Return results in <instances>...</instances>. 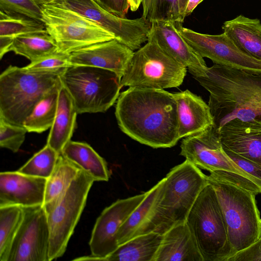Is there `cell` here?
I'll return each mask as SVG.
<instances>
[{"instance_id": "obj_3", "label": "cell", "mask_w": 261, "mask_h": 261, "mask_svg": "<svg viewBox=\"0 0 261 261\" xmlns=\"http://www.w3.org/2000/svg\"><path fill=\"white\" fill-rule=\"evenodd\" d=\"M207 178L221 210L232 255L250 246L261 234V218L255 199L256 195L261 194V189L247 178L230 172H210Z\"/></svg>"}, {"instance_id": "obj_44", "label": "cell", "mask_w": 261, "mask_h": 261, "mask_svg": "<svg viewBox=\"0 0 261 261\" xmlns=\"http://www.w3.org/2000/svg\"><path fill=\"white\" fill-rule=\"evenodd\" d=\"M41 2L43 3H58L62 0H40Z\"/></svg>"}, {"instance_id": "obj_28", "label": "cell", "mask_w": 261, "mask_h": 261, "mask_svg": "<svg viewBox=\"0 0 261 261\" xmlns=\"http://www.w3.org/2000/svg\"><path fill=\"white\" fill-rule=\"evenodd\" d=\"M81 169L60 154L53 173L47 178L43 205L53 203L61 198Z\"/></svg>"}, {"instance_id": "obj_27", "label": "cell", "mask_w": 261, "mask_h": 261, "mask_svg": "<svg viewBox=\"0 0 261 261\" xmlns=\"http://www.w3.org/2000/svg\"><path fill=\"white\" fill-rule=\"evenodd\" d=\"M10 51L32 62L58 52V47L54 38L45 30L14 36Z\"/></svg>"}, {"instance_id": "obj_42", "label": "cell", "mask_w": 261, "mask_h": 261, "mask_svg": "<svg viewBox=\"0 0 261 261\" xmlns=\"http://www.w3.org/2000/svg\"><path fill=\"white\" fill-rule=\"evenodd\" d=\"M152 0H142L143 14L142 17L147 18Z\"/></svg>"}, {"instance_id": "obj_2", "label": "cell", "mask_w": 261, "mask_h": 261, "mask_svg": "<svg viewBox=\"0 0 261 261\" xmlns=\"http://www.w3.org/2000/svg\"><path fill=\"white\" fill-rule=\"evenodd\" d=\"M194 77L210 94L217 129L235 119L261 122V75L214 64L204 76Z\"/></svg>"}, {"instance_id": "obj_40", "label": "cell", "mask_w": 261, "mask_h": 261, "mask_svg": "<svg viewBox=\"0 0 261 261\" xmlns=\"http://www.w3.org/2000/svg\"><path fill=\"white\" fill-rule=\"evenodd\" d=\"M14 37L8 36H0V59L8 51L13 43Z\"/></svg>"}, {"instance_id": "obj_20", "label": "cell", "mask_w": 261, "mask_h": 261, "mask_svg": "<svg viewBox=\"0 0 261 261\" xmlns=\"http://www.w3.org/2000/svg\"><path fill=\"white\" fill-rule=\"evenodd\" d=\"M173 96L177 103L180 139L214 125L210 108L200 96L188 90L173 93Z\"/></svg>"}, {"instance_id": "obj_37", "label": "cell", "mask_w": 261, "mask_h": 261, "mask_svg": "<svg viewBox=\"0 0 261 261\" xmlns=\"http://www.w3.org/2000/svg\"><path fill=\"white\" fill-rule=\"evenodd\" d=\"M224 149V148H223ZM227 155L244 171L256 179L261 185V167L231 151L224 149Z\"/></svg>"}, {"instance_id": "obj_31", "label": "cell", "mask_w": 261, "mask_h": 261, "mask_svg": "<svg viewBox=\"0 0 261 261\" xmlns=\"http://www.w3.org/2000/svg\"><path fill=\"white\" fill-rule=\"evenodd\" d=\"M59 154L46 144L17 171L23 174L47 179L53 173Z\"/></svg>"}, {"instance_id": "obj_30", "label": "cell", "mask_w": 261, "mask_h": 261, "mask_svg": "<svg viewBox=\"0 0 261 261\" xmlns=\"http://www.w3.org/2000/svg\"><path fill=\"white\" fill-rule=\"evenodd\" d=\"M23 218L19 205L0 207V260L7 261L10 248Z\"/></svg>"}, {"instance_id": "obj_7", "label": "cell", "mask_w": 261, "mask_h": 261, "mask_svg": "<svg viewBox=\"0 0 261 261\" xmlns=\"http://www.w3.org/2000/svg\"><path fill=\"white\" fill-rule=\"evenodd\" d=\"M203 261H226L232 255L226 226L213 188L202 190L186 219Z\"/></svg>"}, {"instance_id": "obj_12", "label": "cell", "mask_w": 261, "mask_h": 261, "mask_svg": "<svg viewBox=\"0 0 261 261\" xmlns=\"http://www.w3.org/2000/svg\"><path fill=\"white\" fill-rule=\"evenodd\" d=\"M58 3L95 22L134 51L148 41L151 23L147 18L128 19L117 16L94 0H62Z\"/></svg>"}, {"instance_id": "obj_34", "label": "cell", "mask_w": 261, "mask_h": 261, "mask_svg": "<svg viewBox=\"0 0 261 261\" xmlns=\"http://www.w3.org/2000/svg\"><path fill=\"white\" fill-rule=\"evenodd\" d=\"M42 4L40 0H0V12L42 22Z\"/></svg>"}, {"instance_id": "obj_43", "label": "cell", "mask_w": 261, "mask_h": 261, "mask_svg": "<svg viewBox=\"0 0 261 261\" xmlns=\"http://www.w3.org/2000/svg\"><path fill=\"white\" fill-rule=\"evenodd\" d=\"M128 2L131 11H135L139 8L142 0H128Z\"/></svg>"}, {"instance_id": "obj_32", "label": "cell", "mask_w": 261, "mask_h": 261, "mask_svg": "<svg viewBox=\"0 0 261 261\" xmlns=\"http://www.w3.org/2000/svg\"><path fill=\"white\" fill-rule=\"evenodd\" d=\"M188 0H152L147 19L182 23Z\"/></svg>"}, {"instance_id": "obj_9", "label": "cell", "mask_w": 261, "mask_h": 261, "mask_svg": "<svg viewBox=\"0 0 261 261\" xmlns=\"http://www.w3.org/2000/svg\"><path fill=\"white\" fill-rule=\"evenodd\" d=\"M94 181L90 174L81 169L61 198L53 203L43 205L50 232L49 261L60 257L65 253Z\"/></svg>"}, {"instance_id": "obj_13", "label": "cell", "mask_w": 261, "mask_h": 261, "mask_svg": "<svg viewBox=\"0 0 261 261\" xmlns=\"http://www.w3.org/2000/svg\"><path fill=\"white\" fill-rule=\"evenodd\" d=\"M180 154L195 166L210 172L224 171L241 175L256 184H260L244 171L225 152L217 129L214 125L205 130L184 138Z\"/></svg>"}, {"instance_id": "obj_8", "label": "cell", "mask_w": 261, "mask_h": 261, "mask_svg": "<svg viewBox=\"0 0 261 261\" xmlns=\"http://www.w3.org/2000/svg\"><path fill=\"white\" fill-rule=\"evenodd\" d=\"M187 67L166 53L152 38L134 54L121 80L122 87L164 89L181 85Z\"/></svg>"}, {"instance_id": "obj_41", "label": "cell", "mask_w": 261, "mask_h": 261, "mask_svg": "<svg viewBox=\"0 0 261 261\" xmlns=\"http://www.w3.org/2000/svg\"><path fill=\"white\" fill-rule=\"evenodd\" d=\"M203 0H188L185 12V17L192 13L195 8Z\"/></svg>"}, {"instance_id": "obj_17", "label": "cell", "mask_w": 261, "mask_h": 261, "mask_svg": "<svg viewBox=\"0 0 261 261\" xmlns=\"http://www.w3.org/2000/svg\"><path fill=\"white\" fill-rule=\"evenodd\" d=\"M134 54V50L114 39L76 50L69 54V61L73 65L107 69L122 78Z\"/></svg>"}, {"instance_id": "obj_25", "label": "cell", "mask_w": 261, "mask_h": 261, "mask_svg": "<svg viewBox=\"0 0 261 261\" xmlns=\"http://www.w3.org/2000/svg\"><path fill=\"white\" fill-rule=\"evenodd\" d=\"M62 155L90 174L95 181H108L110 173L105 160L88 143L69 141Z\"/></svg>"}, {"instance_id": "obj_18", "label": "cell", "mask_w": 261, "mask_h": 261, "mask_svg": "<svg viewBox=\"0 0 261 261\" xmlns=\"http://www.w3.org/2000/svg\"><path fill=\"white\" fill-rule=\"evenodd\" d=\"M46 178L16 171L0 173V207L43 205Z\"/></svg>"}, {"instance_id": "obj_45", "label": "cell", "mask_w": 261, "mask_h": 261, "mask_svg": "<svg viewBox=\"0 0 261 261\" xmlns=\"http://www.w3.org/2000/svg\"><path fill=\"white\" fill-rule=\"evenodd\" d=\"M260 224H261V218H260Z\"/></svg>"}, {"instance_id": "obj_10", "label": "cell", "mask_w": 261, "mask_h": 261, "mask_svg": "<svg viewBox=\"0 0 261 261\" xmlns=\"http://www.w3.org/2000/svg\"><path fill=\"white\" fill-rule=\"evenodd\" d=\"M42 22L54 38L58 52L70 54L80 48L115 39L94 21L60 3L41 5Z\"/></svg>"}, {"instance_id": "obj_33", "label": "cell", "mask_w": 261, "mask_h": 261, "mask_svg": "<svg viewBox=\"0 0 261 261\" xmlns=\"http://www.w3.org/2000/svg\"><path fill=\"white\" fill-rule=\"evenodd\" d=\"M46 30L44 23L27 17L0 12V36H13Z\"/></svg>"}, {"instance_id": "obj_6", "label": "cell", "mask_w": 261, "mask_h": 261, "mask_svg": "<svg viewBox=\"0 0 261 261\" xmlns=\"http://www.w3.org/2000/svg\"><path fill=\"white\" fill-rule=\"evenodd\" d=\"M60 78L78 114L107 111L117 100L122 87L121 78L115 72L94 66L72 65Z\"/></svg>"}, {"instance_id": "obj_21", "label": "cell", "mask_w": 261, "mask_h": 261, "mask_svg": "<svg viewBox=\"0 0 261 261\" xmlns=\"http://www.w3.org/2000/svg\"><path fill=\"white\" fill-rule=\"evenodd\" d=\"M154 261H203L186 223L175 225L163 234Z\"/></svg>"}, {"instance_id": "obj_19", "label": "cell", "mask_w": 261, "mask_h": 261, "mask_svg": "<svg viewBox=\"0 0 261 261\" xmlns=\"http://www.w3.org/2000/svg\"><path fill=\"white\" fill-rule=\"evenodd\" d=\"M217 130L224 149L261 167V122L235 119Z\"/></svg>"}, {"instance_id": "obj_35", "label": "cell", "mask_w": 261, "mask_h": 261, "mask_svg": "<svg viewBox=\"0 0 261 261\" xmlns=\"http://www.w3.org/2000/svg\"><path fill=\"white\" fill-rule=\"evenodd\" d=\"M28 132L23 126L7 122L0 118V146L17 152L23 143Z\"/></svg>"}, {"instance_id": "obj_26", "label": "cell", "mask_w": 261, "mask_h": 261, "mask_svg": "<svg viewBox=\"0 0 261 261\" xmlns=\"http://www.w3.org/2000/svg\"><path fill=\"white\" fill-rule=\"evenodd\" d=\"M163 234L151 232L119 245L104 261H154Z\"/></svg>"}, {"instance_id": "obj_39", "label": "cell", "mask_w": 261, "mask_h": 261, "mask_svg": "<svg viewBox=\"0 0 261 261\" xmlns=\"http://www.w3.org/2000/svg\"><path fill=\"white\" fill-rule=\"evenodd\" d=\"M102 8L114 15L126 18L129 7L128 0H94Z\"/></svg>"}, {"instance_id": "obj_29", "label": "cell", "mask_w": 261, "mask_h": 261, "mask_svg": "<svg viewBox=\"0 0 261 261\" xmlns=\"http://www.w3.org/2000/svg\"><path fill=\"white\" fill-rule=\"evenodd\" d=\"M62 83L54 87L37 105L23 126L28 132L41 133L51 127L57 113Z\"/></svg>"}, {"instance_id": "obj_38", "label": "cell", "mask_w": 261, "mask_h": 261, "mask_svg": "<svg viewBox=\"0 0 261 261\" xmlns=\"http://www.w3.org/2000/svg\"><path fill=\"white\" fill-rule=\"evenodd\" d=\"M227 261H261V234L252 245L234 254Z\"/></svg>"}, {"instance_id": "obj_11", "label": "cell", "mask_w": 261, "mask_h": 261, "mask_svg": "<svg viewBox=\"0 0 261 261\" xmlns=\"http://www.w3.org/2000/svg\"><path fill=\"white\" fill-rule=\"evenodd\" d=\"M175 23L180 35L203 58H207L216 64L261 75V61L243 53L224 33L201 34L183 27L181 23Z\"/></svg>"}, {"instance_id": "obj_36", "label": "cell", "mask_w": 261, "mask_h": 261, "mask_svg": "<svg viewBox=\"0 0 261 261\" xmlns=\"http://www.w3.org/2000/svg\"><path fill=\"white\" fill-rule=\"evenodd\" d=\"M69 55L57 52L32 62L24 67L30 70L55 72L61 74L67 68L72 65L69 61Z\"/></svg>"}, {"instance_id": "obj_23", "label": "cell", "mask_w": 261, "mask_h": 261, "mask_svg": "<svg viewBox=\"0 0 261 261\" xmlns=\"http://www.w3.org/2000/svg\"><path fill=\"white\" fill-rule=\"evenodd\" d=\"M163 181L164 178L147 191L145 198L121 226L117 234L119 246L138 236L153 232L154 206Z\"/></svg>"}, {"instance_id": "obj_24", "label": "cell", "mask_w": 261, "mask_h": 261, "mask_svg": "<svg viewBox=\"0 0 261 261\" xmlns=\"http://www.w3.org/2000/svg\"><path fill=\"white\" fill-rule=\"evenodd\" d=\"M77 114L70 95L62 84L59 90L56 117L46 143L59 154L71 140Z\"/></svg>"}, {"instance_id": "obj_16", "label": "cell", "mask_w": 261, "mask_h": 261, "mask_svg": "<svg viewBox=\"0 0 261 261\" xmlns=\"http://www.w3.org/2000/svg\"><path fill=\"white\" fill-rule=\"evenodd\" d=\"M148 38L153 39L170 56L188 68L194 77L206 74L208 67L203 58L180 35L175 22L152 21Z\"/></svg>"}, {"instance_id": "obj_1", "label": "cell", "mask_w": 261, "mask_h": 261, "mask_svg": "<svg viewBox=\"0 0 261 261\" xmlns=\"http://www.w3.org/2000/svg\"><path fill=\"white\" fill-rule=\"evenodd\" d=\"M115 116L122 132L151 147H171L180 139L177 103L164 89L129 87L119 94Z\"/></svg>"}, {"instance_id": "obj_5", "label": "cell", "mask_w": 261, "mask_h": 261, "mask_svg": "<svg viewBox=\"0 0 261 261\" xmlns=\"http://www.w3.org/2000/svg\"><path fill=\"white\" fill-rule=\"evenodd\" d=\"M60 75L9 66L0 75V118L23 126L37 105L61 83Z\"/></svg>"}, {"instance_id": "obj_15", "label": "cell", "mask_w": 261, "mask_h": 261, "mask_svg": "<svg viewBox=\"0 0 261 261\" xmlns=\"http://www.w3.org/2000/svg\"><path fill=\"white\" fill-rule=\"evenodd\" d=\"M23 218L7 261H49L50 232L43 205L22 207Z\"/></svg>"}, {"instance_id": "obj_4", "label": "cell", "mask_w": 261, "mask_h": 261, "mask_svg": "<svg viewBox=\"0 0 261 261\" xmlns=\"http://www.w3.org/2000/svg\"><path fill=\"white\" fill-rule=\"evenodd\" d=\"M208 184L207 175L186 160L164 178L154 209L153 232L163 234L185 223L199 194Z\"/></svg>"}, {"instance_id": "obj_14", "label": "cell", "mask_w": 261, "mask_h": 261, "mask_svg": "<svg viewBox=\"0 0 261 261\" xmlns=\"http://www.w3.org/2000/svg\"><path fill=\"white\" fill-rule=\"evenodd\" d=\"M146 195L147 192L118 199L106 207L97 218L92 231L89 243L91 255L74 260L104 261L119 246L117 234L120 227Z\"/></svg>"}, {"instance_id": "obj_22", "label": "cell", "mask_w": 261, "mask_h": 261, "mask_svg": "<svg viewBox=\"0 0 261 261\" xmlns=\"http://www.w3.org/2000/svg\"><path fill=\"white\" fill-rule=\"evenodd\" d=\"M224 33L246 55L261 61V23L240 15L224 22Z\"/></svg>"}]
</instances>
